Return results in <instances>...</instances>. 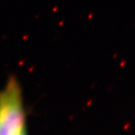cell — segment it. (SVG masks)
Wrapping results in <instances>:
<instances>
[{
  "instance_id": "cell-1",
  "label": "cell",
  "mask_w": 135,
  "mask_h": 135,
  "mask_svg": "<svg viewBox=\"0 0 135 135\" xmlns=\"http://www.w3.org/2000/svg\"><path fill=\"white\" fill-rule=\"evenodd\" d=\"M26 132L22 89L17 78L11 76L0 89V135H21Z\"/></svg>"
},
{
  "instance_id": "cell-2",
  "label": "cell",
  "mask_w": 135,
  "mask_h": 135,
  "mask_svg": "<svg viewBox=\"0 0 135 135\" xmlns=\"http://www.w3.org/2000/svg\"><path fill=\"white\" fill-rule=\"evenodd\" d=\"M129 126H130V123H128V124L126 125V126H125V127H124V129H127V128L129 127Z\"/></svg>"
},
{
  "instance_id": "cell-3",
  "label": "cell",
  "mask_w": 135,
  "mask_h": 135,
  "mask_svg": "<svg viewBox=\"0 0 135 135\" xmlns=\"http://www.w3.org/2000/svg\"><path fill=\"white\" fill-rule=\"evenodd\" d=\"M21 135H26V132H24L23 134H21Z\"/></svg>"
}]
</instances>
